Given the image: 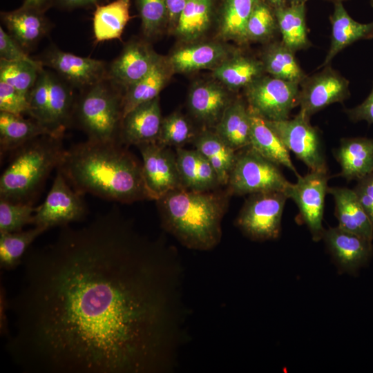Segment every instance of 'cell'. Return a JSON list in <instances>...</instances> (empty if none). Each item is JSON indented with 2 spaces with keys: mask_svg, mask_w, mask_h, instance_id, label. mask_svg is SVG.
Listing matches in <instances>:
<instances>
[{
  "mask_svg": "<svg viewBox=\"0 0 373 373\" xmlns=\"http://www.w3.org/2000/svg\"><path fill=\"white\" fill-rule=\"evenodd\" d=\"M6 348L28 373H169L188 338L180 260L116 209L29 248Z\"/></svg>",
  "mask_w": 373,
  "mask_h": 373,
  "instance_id": "cell-1",
  "label": "cell"
},
{
  "mask_svg": "<svg viewBox=\"0 0 373 373\" xmlns=\"http://www.w3.org/2000/svg\"><path fill=\"white\" fill-rule=\"evenodd\" d=\"M57 170L84 195L122 203L149 199L142 164L119 142L74 144L65 149Z\"/></svg>",
  "mask_w": 373,
  "mask_h": 373,
  "instance_id": "cell-2",
  "label": "cell"
},
{
  "mask_svg": "<svg viewBox=\"0 0 373 373\" xmlns=\"http://www.w3.org/2000/svg\"><path fill=\"white\" fill-rule=\"evenodd\" d=\"M157 202L163 228L184 247L209 251L220 243L227 195L213 191L178 189Z\"/></svg>",
  "mask_w": 373,
  "mask_h": 373,
  "instance_id": "cell-3",
  "label": "cell"
},
{
  "mask_svg": "<svg viewBox=\"0 0 373 373\" xmlns=\"http://www.w3.org/2000/svg\"><path fill=\"white\" fill-rule=\"evenodd\" d=\"M64 137L43 135L11 153L0 178V198L30 202L59 166L66 149Z\"/></svg>",
  "mask_w": 373,
  "mask_h": 373,
  "instance_id": "cell-4",
  "label": "cell"
},
{
  "mask_svg": "<svg viewBox=\"0 0 373 373\" xmlns=\"http://www.w3.org/2000/svg\"><path fill=\"white\" fill-rule=\"evenodd\" d=\"M106 78L81 90L74 106L72 124L94 142H119L123 119V95Z\"/></svg>",
  "mask_w": 373,
  "mask_h": 373,
  "instance_id": "cell-5",
  "label": "cell"
},
{
  "mask_svg": "<svg viewBox=\"0 0 373 373\" xmlns=\"http://www.w3.org/2000/svg\"><path fill=\"white\" fill-rule=\"evenodd\" d=\"M291 184L279 165L249 146L238 151L227 186L229 193L238 195L265 191H281L287 194Z\"/></svg>",
  "mask_w": 373,
  "mask_h": 373,
  "instance_id": "cell-6",
  "label": "cell"
},
{
  "mask_svg": "<svg viewBox=\"0 0 373 373\" xmlns=\"http://www.w3.org/2000/svg\"><path fill=\"white\" fill-rule=\"evenodd\" d=\"M287 199V194L281 191L250 194L236 220V227L254 241L277 239Z\"/></svg>",
  "mask_w": 373,
  "mask_h": 373,
  "instance_id": "cell-7",
  "label": "cell"
},
{
  "mask_svg": "<svg viewBox=\"0 0 373 373\" xmlns=\"http://www.w3.org/2000/svg\"><path fill=\"white\" fill-rule=\"evenodd\" d=\"M249 109L269 121L288 119L299 105L300 84L262 75L245 89Z\"/></svg>",
  "mask_w": 373,
  "mask_h": 373,
  "instance_id": "cell-8",
  "label": "cell"
},
{
  "mask_svg": "<svg viewBox=\"0 0 373 373\" xmlns=\"http://www.w3.org/2000/svg\"><path fill=\"white\" fill-rule=\"evenodd\" d=\"M278 135L285 146L291 151L312 171L327 172L323 142L319 131L303 112L282 121L266 120Z\"/></svg>",
  "mask_w": 373,
  "mask_h": 373,
  "instance_id": "cell-9",
  "label": "cell"
},
{
  "mask_svg": "<svg viewBox=\"0 0 373 373\" xmlns=\"http://www.w3.org/2000/svg\"><path fill=\"white\" fill-rule=\"evenodd\" d=\"M83 197L84 195L75 191L57 171L44 202L37 207L33 224L47 231L84 220L88 208Z\"/></svg>",
  "mask_w": 373,
  "mask_h": 373,
  "instance_id": "cell-10",
  "label": "cell"
},
{
  "mask_svg": "<svg viewBox=\"0 0 373 373\" xmlns=\"http://www.w3.org/2000/svg\"><path fill=\"white\" fill-rule=\"evenodd\" d=\"M142 157V172L150 200H158L166 193L185 189L179 174L176 155L168 146L158 142L137 146Z\"/></svg>",
  "mask_w": 373,
  "mask_h": 373,
  "instance_id": "cell-11",
  "label": "cell"
},
{
  "mask_svg": "<svg viewBox=\"0 0 373 373\" xmlns=\"http://www.w3.org/2000/svg\"><path fill=\"white\" fill-rule=\"evenodd\" d=\"M328 179L327 172L310 171L303 176L298 175L297 182L291 184L287 191L288 198L297 205L300 216L314 241L321 240L325 231L322 222Z\"/></svg>",
  "mask_w": 373,
  "mask_h": 373,
  "instance_id": "cell-12",
  "label": "cell"
},
{
  "mask_svg": "<svg viewBox=\"0 0 373 373\" xmlns=\"http://www.w3.org/2000/svg\"><path fill=\"white\" fill-rule=\"evenodd\" d=\"M350 82L329 65L300 84V111L310 117L330 104L343 102L350 95Z\"/></svg>",
  "mask_w": 373,
  "mask_h": 373,
  "instance_id": "cell-13",
  "label": "cell"
},
{
  "mask_svg": "<svg viewBox=\"0 0 373 373\" xmlns=\"http://www.w3.org/2000/svg\"><path fill=\"white\" fill-rule=\"evenodd\" d=\"M55 70L70 86L80 90L108 78L106 64L102 60L81 57L57 48L48 50L39 60Z\"/></svg>",
  "mask_w": 373,
  "mask_h": 373,
  "instance_id": "cell-14",
  "label": "cell"
},
{
  "mask_svg": "<svg viewBox=\"0 0 373 373\" xmlns=\"http://www.w3.org/2000/svg\"><path fill=\"white\" fill-rule=\"evenodd\" d=\"M160 56L146 42L131 41L110 65L108 78L126 90L150 72Z\"/></svg>",
  "mask_w": 373,
  "mask_h": 373,
  "instance_id": "cell-15",
  "label": "cell"
},
{
  "mask_svg": "<svg viewBox=\"0 0 373 373\" xmlns=\"http://www.w3.org/2000/svg\"><path fill=\"white\" fill-rule=\"evenodd\" d=\"M339 270L354 272L373 256L372 241L338 226L325 230L323 238Z\"/></svg>",
  "mask_w": 373,
  "mask_h": 373,
  "instance_id": "cell-16",
  "label": "cell"
},
{
  "mask_svg": "<svg viewBox=\"0 0 373 373\" xmlns=\"http://www.w3.org/2000/svg\"><path fill=\"white\" fill-rule=\"evenodd\" d=\"M162 118L159 97L136 106L122 119L119 142L139 146L156 142L160 135Z\"/></svg>",
  "mask_w": 373,
  "mask_h": 373,
  "instance_id": "cell-17",
  "label": "cell"
},
{
  "mask_svg": "<svg viewBox=\"0 0 373 373\" xmlns=\"http://www.w3.org/2000/svg\"><path fill=\"white\" fill-rule=\"evenodd\" d=\"M331 43L327 54L320 68L329 65L334 57L352 44L373 37V21L362 23L352 19L342 2L334 3L330 17Z\"/></svg>",
  "mask_w": 373,
  "mask_h": 373,
  "instance_id": "cell-18",
  "label": "cell"
},
{
  "mask_svg": "<svg viewBox=\"0 0 373 373\" xmlns=\"http://www.w3.org/2000/svg\"><path fill=\"white\" fill-rule=\"evenodd\" d=\"M1 20L12 37L23 48H30L48 32L50 23L44 11L21 6L1 13Z\"/></svg>",
  "mask_w": 373,
  "mask_h": 373,
  "instance_id": "cell-19",
  "label": "cell"
},
{
  "mask_svg": "<svg viewBox=\"0 0 373 373\" xmlns=\"http://www.w3.org/2000/svg\"><path fill=\"white\" fill-rule=\"evenodd\" d=\"M176 162L182 183L185 189L211 191L221 186L217 173L197 149H176Z\"/></svg>",
  "mask_w": 373,
  "mask_h": 373,
  "instance_id": "cell-20",
  "label": "cell"
},
{
  "mask_svg": "<svg viewBox=\"0 0 373 373\" xmlns=\"http://www.w3.org/2000/svg\"><path fill=\"white\" fill-rule=\"evenodd\" d=\"M334 155L341 166L338 175L348 181L358 180L373 172V139L343 138Z\"/></svg>",
  "mask_w": 373,
  "mask_h": 373,
  "instance_id": "cell-21",
  "label": "cell"
},
{
  "mask_svg": "<svg viewBox=\"0 0 373 373\" xmlns=\"http://www.w3.org/2000/svg\"><path fill=\"white\" fill-rule=\"evenodd\" d=\"M232 101L228 92L218 84L202 82L191 88L188 106L197 119L215 127Z\"/></svg>",
  "mask_w": 373,
  "mask_h": 373,
  "instance_id": "cell-22",
  "label": "cell"
},
{
  "mask_svg": "<svg viewBox=\"0 0 373 373\" xmlns=\"http://www.w3.org/2000/svg\"><path fill=\"white\" fill-rule=\"evenodd\" d=\"M328 193L334 197L335 216L338 220V227L372 241L373 223L354 191L343 187H329Z\"/></svg>",
  "mask_w": 373,
  "mask_h": 373,
  "instance_id": "cell-23",
  "label": "cell"
},
{
  "mask_svg": "<svg viewBox=\"0 0 373 373\" xmlns=\"http://www.w3.org/2000/svg\"><path fill=\"white\" fill-rule=\"evenodd\" d=\"M233 52L219 43H202L175 50L169 57L174 73H189L215 68Z\"/></svg>",
  "mask_w": 373,
  "mask_h": 373,
  "instance_id": "cell-24",
  "label": "cell"
},
{
  "mask_svg": "<svg viewBox=\"0 0 373 373\" xmlns=\"http://www.w3.org/2000/svg\"><path fill=\"white\" fill-rule=\"evenodd\" d=\"M249 113L250 146L265 158L289 169L296 177L300 175L291 160L289 151L278 135L268 124L266 119L250 110Z\"/></svg>",
  "mask_w": 373,
  "mask_h": 373,
  "instance_id": "cell-25",
  "label": "cell"
},
{
  "mask_svg": "<svg viewBox=\"0 0 373 373\" xmlns=\"http://www.w3.org/2000/svg\"><path fill=\"white\" fill-rule=\"evenodd\" d=\"M173 73L169 59L160 56L150 72L126 90L123 95V117L140 104L157 97Z\"/></svg>",
  "mask_w": 373,
  "mask_h": 373,
  "instance_id": "cell-26",
  "label": "cell"
},
{
  "mask_svg": "<svg viewBox=\"0 0 373 373\" xmlns=\"http://www.w3.org/2000/svg\"><path fill=\"white\" fill-rule=\"evenodd\" d=\"M265 73L260 59L234 52L213 69L212 75L227 88H245Z\"/></svg>",
  "mask_w": 373,
  "mask_h": 373,
  "instance_id": "cell-27",
  "label": "cell"
},
{
  "mask_svg": "<svg viewBox=\"0 0 373 373\" xmlns=\"http://www.w3.org/2000/svg\"><path fill=\"white\" fill-rule=\"evenodd\" d=\"M43 135L52 134L32 118L26 119L22 115L0 111L1 160L6 154Z\"/></svg>",
  "mask_w": 373,
  "mask_h": 373,
  "instance_id": "cell-28",
  "label": "cell"
},
{
  "mask_svg": "<svg viewBox=\"0 0 373 373\" xmlns=\"http://www.w3.org/2000/svg\"><path fill=\"white\" fill-rule=\"evenodd\" d=\"M215 131L236 151L250 146L251 120L248 105L241 99L232 101L215 126Z\"/></svg>",
  "mask_w": 373,
  "mask_h": 373,
  "instance_id": "cell-29",
  "label": "cell"
},
{
  "mask_svg": "<svg viewBox=\"0 0 373 373\" xmlns=\"http://www.w3.org/2000/svg\"><path fill=\"white\" fill-rule=\"evenodd\" d=\"M193 142L195 149L215 169L220 185H227L238 151L229 146L215 131H202L195 136Z\"/></svg>",
  "mask_w": 373,
  "mask_h": 373,
  "instance_id": "cell-30",
  "label": "cell"
},
{
  "mask_svg": "<svg viewBox=\"0 0 373 373\" xmlns=\"http://www.w3.org/2000/svg\"><path fill=\"white\" fill-rule=\"evenodd\" d=\"M265 73L300 84L307 76L299 65L295 52L282 41L269 43L260 58Z\"/></svg>",
  "mask_w": 373,
  "mask_h": 373,
  "instance_id": "cell-31",
  "label": "cell"
},
{
  "mask_svg": "<svg viewBox=\"0 0 373 373\" xmlns=\"http://www.w3.org/2000/svg\"><path fill=\"white\" fill-rule=\"evenodd\" d=\"M131 0H115L97 5L93 15V28L97 42L119 39L130 19Z\"/></svg>",
  "mask_w": 373,
  "mask_h": 373,
  "instance_id": "cell-32",
  "label": "cell"
},
{
  "mask_svg": "<svg viewBox=\"0 0 373 373\" xmlns=\"http://www.w3.org/2000/svg\"><path fill=\"white\" fill-rule=\"evenodd\" d=\"M282 41L296 52L310 46L306 23L305 4L274 9Z\"/></svg>",
  "mask_w": 373,
  "mask_h": 373,
  "instance_id": "cell-33",
  "label": "cell"
},
{
  "mask_svg": "<svg viewBox=\"0 0 373 373\" xmlns=\"http://www.w3.org/2000/svg\"><path fill=\"white\" fill-rule=\"evenodd\" d=\"M260 1L224 0L218 30L220 37L239 44L247 43V25Z\"/></svg>",
  "mask_w": 373,
  "mask_h": 373,
  "instance_id": "cell-34",
  "label": "cell"
},
{
  "mask_svg": "<svg viewBox=\"0 0 373 373\" xmlns=\"http://www.w3.org/2000/svg\"><path fill=\"white\" fill-rule=\"evenodd\" d=\"M213 0H188L174 29L176 35L184 41L200 38L211 22Z\"/></svg>",
  "mask_w": 373,
  "mask_h": 373,
  "instance_id": "cell-35",
  "label": "cell"
},
{
  "mask_svg": "<svg viewBox=\"0 0 373 373\" xmlns=\"http://www.w3.org/2000/svg\"><path fill=\"white\" fill-rule=\"evenodd\" d=\"M45 231V229L35 226L26 231L0 233L1 268L11 271L21 265L23 258L30 245Z\"/></svg>",
  "mask_w": 373,
  "mask_h": 373,
  "instance_id": "cell-36",
  "label": "cell"
},
{
  "mask_svg": "<svg viewBox=\"0 0 373 373\" xmlns=\"http://www.w3.org/2000/svg\"><path fill=\"white\" fill-rule=\"evenodd\" d=\"M279 31L274 9L260 0L247 25V42H268Z\"/></svg>",
  "mask_w": 373,
  "mask_h": 373,
  "instance_id": "cell-37",
  "label": "cell"
},
{
  "mask_svg": "<svg viewBox=\"0 0 373 373\" xmlns=\"http://www.w3.org/2000/svg\"><path fill=\"white\" fill-rule=\"evenodd\" d=\"M43 68L26 61L0 59V81L28 96Z\"/></svg>",
  "mask_w": 373,
  "mask_h": 373,
  "instance_id": "cell-38",
  "label": "cell"
},
{
  "mask_svg": "<svg viewBox=\"0 0 373 373\" xmlns=\"http://www.w3.org/2000/svg\"><path fill=\"white\" fill-rule=\"evenodd\" d=\"M37 207L31 202H14L0 198V233L17 232L34 223Z\"/></svg>",
  "mask_w": 373,
  "mask_h": 373,
  "instance_id": "cell-39",
  "label": "cell"
},
{
  "mask_svg": "<svg viewBox=\"0 0 373 373\" xmlns=\"http://www.w3.org/2000/svg\"><path fill=\"white\" fill-rule=\"evenodd\" d=\"M188 119L180 113H173L162 119L157 139L159 144L180 148L195 137Z\"/></svg>",
  "mask_w": 373,
  "mask_h": 373,
  "instance_id": "cell-40",
  "label": "cell"
},
{
  "mask_svg": "<svg viewBox=\"0 0 373 373\" xmlns=\"http://www.w3.org/2000/svg\"><path fill=\"white\" fill-rule=\"evenodd\" d=\"M49 95L50 73L43 68L39 71L37 79L28 95V115L46 129Z\"/></svg>",
  "mask_w": 373,
  "mask_h": 373,
  "instance_id": "cell-41",
  "label": "cell"
},
{
  "mask_svg": "<svg viewBox=\"0 0 373 373\" xmlns=\"http://www.w3.org/2000/svg\"><path fill=\"white\" fill-rule=\"evenodd\" d=\"M142 29L146 37H153L162 29L167 17L166 0H137Z\"/></svg>",
  "mask_w": 373,
  "mask_h": 373,
  "instance_id": "cell-42",
  "label": "cell"
},
{
  "mask_svg": "<svg viewBox=\"0 0 373 373\" xmlns=\"http://www.w3.org/2000/svg\"><path fill=\"white\" fill-rule=\"evenodd\" d=\"M28 96L0 81V111L23 115L28 114Z\"/></svg>",
  "mask_w": 373,
  "mask_h": 373,
  "instance_id": "cell-43",
  "label": "cell"
},
{
  "mask_svg": "<svg viewBox=\"0 0 373 373\" xmlns=\"http://www.w3.org/2000/svg\"><path fill=\"white\" fill-rule=\"evenodd\" d=\"M0 59L9 61H21L29 62L43 68L39 60L32 59L12 37L0 26Z\"/></svg>",
  "mask_w": 373,
  "mask_h": 373,
  "instance_id": "cell-44",
  "label": "cell"
},
{
  "mask_svg": "<svg viewBox=\"0 0 373 373\" xmlns=\"http://www.w3.org/2000/svg\"><path fill=\"white\" fill-rule=\"evenodd\" d=\"M357 182L353 190L373 223V172L357 180Z\"/></svg>",
  "mask_w": 373,
  "mask_h": 373,
  "instance_id": "cell-45",
  "label": "cell"
},
{
  "mask_svg": "<svg viewBox=\"0 0 373 373\" xmlns=\"http://www.w3.org/2000/svg\"><path fill=\"white\" fill-rule=\"evenodd\" d=\"M349 119L352 122L366 121L373 124V84L370 93L359 105L345 110Z\"/></svg>",
  "mask_w": 373,
  "mask_h": 373,
  "instance_id": "cell-46",
  "label": "cell"
},
{
  "mask_svg": "<svg viewBox=\"0 0 373 373\" xmlns=\"http://www.w3.org/2000/svg\"><path fill=\"white\" fill-rule=\"evenodd\" d=\"M187 1L188 0H166L168 20L174 29Z\"/></svg>",
  "mask_w": 373,
  "mask_h": 373,
  "instance_id": "cell-47",
  "label": "cell"
},
{
  "mask_svg": "<svg viewBox=\"0 0 373 373\" xmlns=\"http://www.w3.org/2000/svg\"><path fill=\"white\" fill-rule=\"evenodd\" d=\"M0 329L1 334L3 336H8L10 331L8 329V321L6 320V312L8 310V298L6 297V293L1 287L0 294Z\"/></svg>",
  "mask_w": 373,
  "mask_h": 373,
  "instance_id": "cell-48",
  "label": "cell"
},
{
  "mask_svg": "<svg viewBox=\"0 0 373 373\" xmlns=\"http://www.w3.org/2000/svg\"><path fill=\"white\" fill-rule=\"evenodd\" d=\"M62 7L66 8H76L96 5L100 0H56Z\"/></svg>",
  "mask_w": 373,
  "mask_h": 373,
  "instance_id": "cell-49",
  "label": "cell"
},
{
  "mask_svg": "<svg viewBox=\"0 0 373 373\" xmlns=\"http://www.w3.org/2000/svg\"><path fill=\"white\" fill-rule=\"evenodd\" d=\"M51 1L52 0H24L22 6L44 11Z\"/></svg>",
  "mask_w": 373,
  "mask_h": 373,
  "instance_id": "cell-50",
  "label": "cell"
},
{
  "mask_svg": "<svg viewBox=\"0 0 373 373\" xmlns=\"http://www.w3.org/2000/svg\"><path fill=\"white\" fill-rule=\"evenodd\" d=\"M269 4L274 8H279L288 5V0H268Z\"/></svg>",
  "mask_w": 373,
  "mask_h": 373,
  "instance_id": "cell-51",
  "label": "cell"
},
{
  "mask_svg": "<svg viewBox=\"0 0 373 373\" xmlns=\"http://www.w3.org/2000/svg\"><path fill=\"white\" fill-rule=\"evenodd\" d=\"M308 0H288V5L296 6L305 4Z\"/></svg>",
  "mask_w": 373,
  "mask_h": 373,
  "instance_id": "cell-52",
  "label": "cell"
},
{
  "mask_svg": "<svg viewBox=\"0 0 373 373\" xmlns=\"http://www.w3.org/2000/svg\"><path fill=\"white\" fill-rule=\"evenodd\" d=\"M332 1H333L334 3H336V2H343V1L344 0H330Z\"/></svg>",
  "mask_w": 373,
  "mask_h": 373,
  "instance_id": "cell-53",
  "label": "cell"
},
{
  "mask_svg": "<svg viewBox=\"0 0 373 373\" xmlns=\"http://www.w3.org/2000/svg\"><path fill=\"white\" fill-rule=\"evenodd\" d=\"M370 1L371 6L373 7V0H370Z\"/></svg>",
  "mask_w": 373,
  "mask_h": 373,
  "instance_id": "cell-54",
  "label": "cell"
}]
</instances>
